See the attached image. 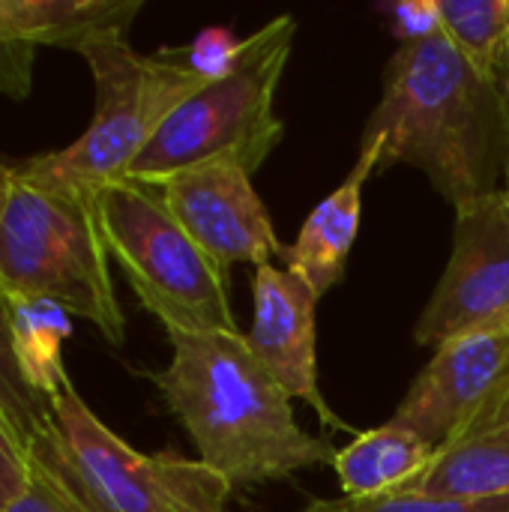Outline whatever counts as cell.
Masks as SVG:
<instances>
[{"instance_id": "20", "label": "cell", "mask_w": 509, "mask_h": 512, "mask_svg": "<svg viewBox=\"0 0 509 512\" xmlns=\"http://www.w3.org/2000/svg\"><path fill=\"white\" fill-rule=\"evenodd\" d=\"M240 45L243 42H237L225 27H207L189 45L171 48V54L183 66H189L192 72H198L201 78L216 81V78H222V75H228L234 69V63L240 57Z\"/></svg>"}, {"instance_id": "2", "label": "cell", "mask_w": 509, "mask_h": 512, "mask_svg": "<svg viewBox=\"0 0 509 512\" xmlns=\"http://www.w3.org/2000/svg\"><path fill=\"white\" fill-rule=\"evenodd\" d=\"M168 339L171 360L150 378L192 438L198 462L231 492L333 465L336 450L300 429L291 396L252 354L243 333Z\"/></svg>"}, {"instance_id": "1", "label": "cell", "mask_w": 509, "mask_h": 512, "mask_svg": "<svg viewBox=\"0 0 509 512\" xmlns=\"http://www.w3.org/2000/svg\"><path fill=\"white\" fill-rule=\"evenodd\" d=\"M507 93L447 36L399 45L360 141L381 147V168L411 165L453 210L501 189L507 177Z\"/></svg>"}, {"instance_id": "4", "label": "cell", "mask_w": 509, "mask_h": 512, "mask_svg": "<svg viewBox=\"0 0 509 512\" xmlns=\"http://www.w3.org/2000/svg\"><path fill=\"white\" fill-rule=\"evenodd\" d=\"M96 198L9 168L0 213V294L51 300L90 321L105 342L120 348L126 318L114 291Z\"/></svg>"}, {"instance_id": "18", "label": "cell", "mask_w": 509, "mask_h": 512, "mask_svg": "<svg viewBox=\"0 0 509 512\" xmlns=\"http://www.w3.org/2000/svg\"><path fill=\"white\" fill-rule=\"evenodd\" d=\"M0 420L18 438V444L33 453V447L54 429V405L39 396L18 369V357L9 336V321L0 297Z\"/></svg>"}, {"instance_id": "25", "label": "cell", "mask_w": 509, "mask_h": 512, "mask_svg": "<svg viewBox=\"0 0 509 512\" xmlns=\"http://www.w3.org/2000/svg\"><path fill=\"white\" fill-rule=\"evenodd\" d=\"M507 123H509V99H507ZM507 183H509V132H507Z\"/></svg>"}, {"instance_id": "3", "label": "cell", "mask_w": 509, "mask_h": 512, "mask_svg": "<svg viewBox=\"0 0 509 512\" xmlns=\"http://www.w3.org/2000/svg\"><path fill=\"white\" fill-rule=\"evenodd\" d=\"M78 54L96 87L90 126L63 150L6 159V165L48 186L99 195L129 177L162 123L210 81L183 66L171 48L150 57L138 54L126 33L93 36Z\"/></svg>"}, {"instance_id": "16", "label": "cell", "mask_w": 509, "mask_h": 512, "mask_svg": "<svg viewBox=\"0 0 509 512\" xmlns=\"http://www.w3.org/2000/svg\"><path fill=\"white\" fill-rule=\"evenodd\" d=\"M3 297L12 348L18 357V369L27 384L45 396L51 405L60 399L66 387H72L63 366V342L72 336V315L39 297Z\"/></svg>"}, {"instance_id": "9", "label": "cell", "mask_w": 509, "mask_h": 512, "mask_svg": "<svg viewBox=\"0 0 509 512\" xmlns=\"http://www.w3.org/2000/svg\"><path fill=\"white\" fill-rule=\"evenodd\" d=\"M180 228L228 273L234 264H273L285 255L273 219L237 156L180 168L156 183Z\"/></svg>"}, {"instance_id": "23", "label": "cell", "mask_w": 509, "mask_h": 512, "mask_svg": "<svg viewBox=\"0 0 509 512\" xmlns=\"http://www.w3.org/2000/svg\"><path fill=\"white\" fill-rule=\"evenodd\" d=\"M6 512H81L75 501L66 495V489L42 468L33 462V483L30 489L9 507Z\"/></svg>"}, {"instance_id": "19", "label": "cell", "mask_w": 509, "mask_h": 512, "mask_svg": "<svg viewBox=\"0 0 509 512\" xmlns=\"http://www.w3.org/2000/svg\"><path fill=\"white\" fill-rule=\"evenodd\" d=\"M300 512H509V498L489 501H459V498H435L417 492H396L381 498H333L312 501Z\"/></svg>"}, {"instance_id": "22", "label": "cell", "mask_w": 509, "mask_h": 512, "mask_svg": "<svg viewBox=\"0 0 509 512\" xmlns=\"http://www.w3.org/2000/svg\"><path fill=\"white\" fill-rule=\"evenodd\" d=\"M33 483V459L0 420V512H6Z\"/></svg>"}, {"instance_id": "8", "label": "cell", "mask_w": 509, "mask_h": 512, "mask_svg": "<svg viewBox=\"0 0 509 512\" xmlns=\"http://www.w3.org/2000/svg\"><path fill=\"white\" fill-rule=\"evenodd\" d=\"M509 333V183L459 207L450 261L414 324V342L441 348Z\"/></svg>"}, {"instance_id": "6", "label": "cell", "mask_w": 509, "mask_h": 512, "mask_svg": "<svg viewBox=\"0 0 509 512\" xmlns=\"http://www.w3.org/2000/svg\"><path fill=\"white\" fill-rule=\"evenodd\" d=\"M108 255L168 336L240 333L228 273L180 228L156 186L120 180L96 198Z\"/></svg>"}, {"instance_id": "11", "label": "cell", "mask_w": 509, "mask_h": 512, "mask_svg": "<svg viewBox=\"0 0 509 512\" xmlns=\"http://www.w3.org/2000/svg\"><path fill=\"white\" fill-rule=\"evenodd\" d=\"M255 318L246 342L264 369L279 381L291 399L312 405L324 426H345L330 408L318 384V351H315V288L294 270L261 264L252 279Z\"/></svg>"}, {"instance_id": "24", "label": "cell", "mask_w": 509, "mask_h": 512, "mask_svg": "<svg viewBox=\"0 0 509 512\" xmlns=\"http://www.w3.org/2000/svg\"><path fill=\"white\" fill-rule=\"evenodd\" d=\"M6 192H9V168L0 159V213H3V204H6Z\"/></svg>"}, {"instance_id": "15", "label": "cell", "mask_w": 509, "mask_h": 512, "mask_svg": "<svg viewBox=\"0 0 509 512\" xmlns=\"http://www.w3.org/2000/svg\"><path fill=\"white\" fill-rule=\"evenodd\" d=\"M438 447L417 432L387 420L378 429L360 432L348 447L336 450L333 471L342 498H381L405 492L435 462Z\"/></svg>"}, {"instance_id": "5", "label": "cell", "mask_w": 509, "mask_h": 512, "mask_svg": "<svg viewBox=\"0 0 509 512\" xmlns=\"http://www.w3.org/2000/svg\"><path fill=\"white\" fill-rule=\"evenodd\" d=\"M297 18H270L243 39L234 69L189 96L135 159L126 180L156 186L180 168L216 156H237L255 174L285 135L276 90L291 60Z\"/></svg>"}, {"instance_id": "13", "label": "cell", "mask_w": 509, "mask_h": 512, "mask_svg": "<svg viewBox=\"0 0 509 512\" xmlns=\"http://www.w3.org/2000/svg\"><path fill=\"white\" fill-rule=\"evenodd\" d=\"M141 0H0V45L36 63V48L81 51L93 36L129 33Z\"/></svg>"}, {"instance_id": "21", "label": "cell", "mask_w": 509, "mask_h": 512, "mask_svg": "<svg viewBox=\"0 0 509 512\" xmlns=\"http://www.w3.org/2000/svg\"><path fill=\"white\" fill-rule=\"evenodd\" d=\"M384 15L390 21V30L399 45L420 42L429 36L444 33L441 27V9L438 0H402V3H387Z\"/></svg>"}, {"instance_id": "7", "label": "cell", "mask_w": 509, "mask_h": 512, "mask_svg": "<svg viewBox=\"0 0 509 512\" xmlns=\"http://www.w3.org/2000/svg\"><path fill=\"white\" fill-rule=\"evenodd\" d=\"M81 512H225L231 486L198 459L144 456L117 438L66 387L54 402V429L33 447Z\"/></svg>"}, {"instance_id": "12", "label": "cell", "mask_w": 509, "mask_h": 512, "mask_svg": "<svg viewBox=\"0 0 509 512\" xmlns=\"http://www.w3.org/2000/svg\"><path fill=\"white\" fill-rule=\"evenodd\" d=\"M381 168V147L375 141H360V156L345 174V180L312 207L297 240L285 249L288 270L300 273L318 297L345 279V264L360 231L363 189L366 180Z\"/></svg>"}, {"instance_id": "27", "label": "cell", "mask_w": 509, "mask_h": 512, "mask_svg": "<svg viewBox=\"0 0 509 512\" xmlns=\"http://www.w3.org/2000/svg\"><path fill=\"white\" fill-rule=\"evenodd\" d=\"M171 512H180V510H171Z\"/></svg>"}, {"instance_id": "10", "label": "cell", "mask_w": 509, "mask_h": 512, "mask_svg": "<svg viewBox=\"0 0 509 512\" xmlns=\"http://www.w3.org/2000/svg\"><path fill=\"white\" fill-rule=\"evenodd\" d=\"M507 399L509 333L468 336L435 348L390 420L444 447Z\"/></svg>"}, {"instance_id": "17", "label": "cell", "mask_w": 509, "mask_h": 512, "mask_svg": "<svg viewBox=\"0 0 509 512\" xmlns=\"http://www.w3.org/2000/svg\"><path fill=\"white\" fill-rule=\"evenodd\" d=\"M444 33L486 75L509 72V0H438Z\"/></svg>"}, {"instance_id": "26", "label": "cell", "mask_w": 509, "mask_h": 512, "mask_svg": "<svg viewBox=\"0 0 509 512\" xmlns=\"http://www.w3.org/2000/svg\"><path fill=\"white\" fill-rule=\"evenodd\" d=\"M501 87H504V93H507V99H509V72L504 75V81H501Z\"/></svg>"}, {"instance_id": "14", "label": "cell", "mask_w": 509, "mask_h": 512, "mask_svg": "<svg viewBox=\"0 0 509 512\" xmlns=\"http://www.w3.org/2000/svg\"><path fill=\"white\" fill-rule=\"evenodd\" d=\"M405 492L459 501L509 498V399L459 438L438 447L429 471Z\"/></svg>"}]
</instances>
